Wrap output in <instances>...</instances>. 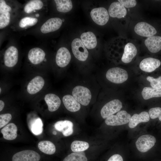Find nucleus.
Masks as SVG:
<instances>
[{"label":"nucleus","mask_w":161,"mask_h":161,"mask_svg":"<svg viewBox=\"0 0 161 161\" xmlns=\"http://www.w3.org/2000/svg\"><path fill=\"white\" fill-rule=\"evenodd\" d=\"M131 28L134 35L142 40L158 34L156 27L146 20H137L132 24Z\"/></svg>","instance_id":"obj_1"},{"label":"nucleus","mask_w":161,"mask_h":161,"mask_svg":"<svg viewBox=\"0 0 161 161\" xmlns=\"http://www.w3.org/2000/svg\"><path fill=\"white\" fill-rule=\"evenodd\" d=\"M106 78L110 82L117 84L121 83L126 81L128 78L127 71L118 67L110 68L106 72Z\"/></svg>","instance_id":"obj_2"},{"label":"nucleus","mask_w":161,"mask_h":161,"mask_svg":"<svg viewBox=\"0 0 161 161\" xmlns=\"http://www.w3.org/2000/svg\"><path fill=\"white\" fill-rule=\"evenodd\" d=\"M72 95L80 103L84 106L88 105L92 97L90 90L87 87L81 86L75 87L72 91Z\"/></svg>","instance_id":"obj_3"},{"label":"nucleus","mask_w":161,"mask_h":161,"mask_svg":"<svg viewBox=\"0 0 161 161\" xmlns=\"http://www.w3.org/2000/svg\"><path fill=\"white\" fill-rule=\"evenodd\" d=\"M131 117L130 114L125 110L118 112L116 115H112L105 120L106 124L110 126H120L129 122Z\"/></svg>","instance_id":"obj_4"},{"label":"nucleus","mask_w":161,"mask_h":161,"mask_svg":"<svg viewBox=\"0 0 161 161\" xmlns=\"http://www.w3.org/2000/svg\"><path fill=\"white\" fill-rule=\"evenodd\" d=\"M142 47L152 53L161 51V35H157L142 40Z\"/></svg>","instance_id":"obj_5"},{"label":"nucleus","mask_w":161,"mask_h":161,"mask_svg":"<svg viewBox=\"0 0 161 161\" xmlns=\"http://www.w3.org/2000/svg\"><path fill=\"white\" fill-rule=\"evenodd\" d=\"M72 52L75 57L80 61H85L88 56V52L81 39H75L71 44Z\"/></svg>","instance_id":"obj_6"},{"label":"nucleus","mask_w":161,"mask_h":161,"mask_svg":"<svg viewBox=\"0 0 161 161\" xmlns=\"http://www.w3.org/2000/svg\"><path fill=\"white\" fill-rule=\"evenodd\" d=\"M156 139L154 136L149 134L144 135L140 137L135 144L138 150L141 152H145L154 145Z\"/></svg>","instance_id":"obj_7"},{"label":"nucleus","mask_w":161,"mask_h":161,"mask_svg":"<svg viewBox=\"0 0 161 161\" xmlns=\"http://www.w3.org/2000/svg\"><path fill=\"white\" fill-rule=\"evenodd\" d=\"M122 107L121 101L118 99H114L105 104L102 108L100 114L103 119L106 118L119 112Z\"/></svg>","instance_id":"obj_8"},{"label":"nucleus","mask_w":161,"mask_h":161,"mask_svg":"<svg viewBox=\"0 0 161 161\" xmlns=\"http://www.w3.org/2000/svg\"><path fill=\"white\" fill-rule=\"evenodd\" d=\"M90 15L96 24L101 26L105 25L109 18L108 12L103 7L94 8L90 12Z\"/></svg>","instance_id":"obj_9"},{"label":"nucleus","mask_w":161,"mask_h":161,"mask_svg":"<svg viewBox=\"0 0 161 161\" xmlns=\"http://www.w3.org/2000/svg\"><path fill=\"white\" fill-rule=\"evenodd\" d=\"M108 12L111 17L123 20L127 18L128 15L127 9L118 1L111 4Z\"/></svg>","instance_id":"obj_10"},{"label":"nucleus","mask_w":161,"mask_h":161,"mask_svg":"<svg viewBox=\"0 0 161 161\" xmlns=\"http://www.w3.org/2000/svg\"><path fill=\"white\" fill-rule=\"evenodd\" d=\"M40 155L31 150H24L18 152L12 157V161H39Z\"/></svg>","instance_id":"obj_11"},{"label":"nucleus","mask_w":161,"mask_h":161,"mask_svg":"<svg viewBox=\"0 0 161 161\" xmlns=\"http://www.w3.org/2000/svg\"><path fill=\"white\" fill-rule=\"evenodd\" d=\"M161 61L159 59L151 57L143 59L140 63L139 66L143 71L151 72L160 67Z\"/></svg>","instance_id":"obj_12"},{"label":"nucleus","mask_w":161,"mask_h":161,"mask_svg":"<svg viewBox=\"0 0 161 161\" xmlns=\"http://www.w3.org/2000/svg\"><path fill=\"white\" fill-rule=\"evenodd\" d=\"M18 58V51L15 47H9L5 51L4 55L5 65L9 67L14 66L17 64Z\"/></svg>","instance_id":"obj_13"},{"label":"nucleus","mask_w":161,"mask_h":161,"mask_svg":"<svg viewBox=\"0 0 161 161\" xmlns=\"http://www.w3.org/2000/svg\"><path fill=\"white\" fill-rule=\"evenodd\" d=\"M71 59L70 53L65 47H61L58 50L55 58L56 62L59 66L64 67L69 63Z\"/></svg>","instance_id":"obj_14"},{"label":"nucleus","mask_w":161,"mask_h":161,"mask_svg":"<svg viewBox=\"0 0 161 161\" xmlns=\"http://www.w3.org/2000/svg\"><path fill=\"white\" fill-rule=\"evenodd\" d=\"M62 21L58 18H50L41 26V31L43 33H47L56 31L61 27Z\"/></svg>","instance_id":"obj_15"},{"label":"nucleus","mask_w":161,"mask_h":161,"mask_svg":"<svg viewBox=\"0 0 161 161\" xmlns=\"http://www.w3.org/2000/svg\"><path fill=\"white\" fill-rule=\"evenodd\" d=\"M44 83V80L42 77L36 76L28 83L27 86V91L30 94H35L42 89Z\"/></svg>","instance_id":"obj_16"},{"label":"nucleus","mask_w":161,"mask_h":161,"mask_svg":"<svg viewBox=\"0 0 161 161\" xmlns=\"http://www.w3.org/2000/svg\"><path fill=\"white\" fill-rule=\"evenodd\" d=\"M54 126L57 130L61 132L65 136L71 135L73 132V123L68 120L58 121L55 124Z\"/></svg>","instance_id":"obj_17"},{"label":"nucleus","mask_w":161,"mask_h":161,"mask_svg":"<svg viewBox=\"0 0 161 161\" xmlns=\"http://www.w3.org/2000/svg\"><path fill=\"white\" fill-rule=\"evenodd\" d=\"M45 53L42 49L35 47L29 51L28 54V58L30 62L33 64H37L42 62L44 59Z\"/></svg>","instance_id":"obj_18"},{"label":"nucleus","mask_w":161,"mask_h":161,"mask_svg":"<svg viewBox=\"0 0 161 161\" xmlns=\"http://www.w3.org/2000/svg\"><path fill=\"white\" fill-rule=\"evenodd\" d=\"M44 99L48 106V110L51 112L57 110L60 106V99L55 94L52 93L47 94L45 95Z\"/></svg>","instance_id":"obj_19"},{"label":"nucleus","mask_w":161,"mask_h":161,"mask_svg":"<svg viewBox=\"0 0 161 161\" xmlns=\"http://www.w3.org/2000/svg\"><path fill=\"white\" fill-rule=\"evenodd\" d=\"M62 101L66 108L70 112H76L80 108V103L71 95H67L64 96Z\"/></svg>","instance_id":"obj_20"},{"label":"nucleus","mask_w":161,"mask_h":161,"mask_svg":"<svg viewBox=\"0 0 161 161\" xmlns=\"http://www.w3.org/2000/svg\"><path fill=\"white\" fill-rule=\"evenodd\" d=\"M80 38L85 47L88 49H93L97 46L96 37L92 32H88L83 33L80 36Z\"/></svg>","instance_id":"obj_21"},{"label":"nucleus","mask_w":161,"mask_h":161,"mask_svg":"<svg viewBox=\"0 0 161 161\" xmlns=\"http://www.w3.org/2000/svg\"><path fill=\"white\" fill-rule=\"evenodd\" d=\"M17 128L13 123H9L4 126L1 130L3 138L5 140H11L15 139L17 136Z\"/></svg>","instance_id":"obj_22"},{"label":"nucleus","mask_w":161,"mask_h":161,"mask_svg":"<svg viewBox=\"0 0 161 161\" xmlns=\"http://www.w3.org/2000/svg\"><path fill=\"white\" fill-rule=\"evenodd\" d=\"M150 119L149 114L146 112H142L139 114H134L131 117L128 124L130 128H134L139 123L148 122Z\"/></svg>","instance_id":"obj_23"},{"label":"nucleus","mask_w":161,"mask_h":161,"mask_svg":"<svg viewBox=\"0 0 161 161\" xmlns=\"http://www.w3.org/2000/svg\"><path fill=\"white\" fill-rule=\"evenodd\" d=\"M38 146L41 152L49 155L53 154L56 151L55 145L52 142L49 141H41L38 144Z\"/></svg>","instance_id":"obj_24"},{"label":"nucleus","mask_w":161,"mask_h":161,"mask_svg":"<svg viewBox=\"0 0 161 161\" xmlns=\"http://www.w3.org/2000/svg\"><path fill=\"white\" fill-rule=\"evenodd\" d=\"M28 125L30 131L34 135H38L42 133L43 123L40 118L32 120L28 123Z\"/></svg>","instance_id":"obj_25"},{"label":"nucleus","mask_w":161,"mask_h":161,"mask_svg":"<svg viewBox=\"0 0 161 161\" xmlns=\"http://www.w3.org/2000/svg\"><path fill=\"white\" fill-rule=\"evenodd\" d=\"M142 95L145 100L153 97H161V89H157L149 87H145L143 89Z\"/></svg>","instance_id":"obj_26"},{"label":"nucleus","mask_w":161,"mask_h":161,"mask_svg":"<svg viewBox=\"0 0 161 161\" xmlns=\"http://www.w3.org/2000/svg\"><path fill=\"white\" fill-rule=\"evenodd\" d=\"M57 9L61 12L66 13L70 11L72 8V4L70 0H55Z\"/></svg>","instance_id":"obj_27"},{"label":"nucleus","mask_w":161,"mask_h":161,"mask_svg":"<svg viewBox=\"0 0 161 161\" xmlns=\"http://www.w3.org/2000/svg\"><path fill=\"white\" fill-rule=\"evenodd\" d=\"M43 6V2L40 0H32L28 2L24 7V11L27 13H29L35 10L42 8Z\"/></svg>","instance_id":"obj_28"},{"label":"nucleus","mask_w":161,"mask_h":161,"mask_svg":"<svg viewBox=\"0 0 161 161\" xmlns=\"http://www.w3.org/2000/svg\"><path fill=\"white\" fill-rule=\"evenodd\" d=\"M63 161H88L84 151L74 152L66 156Z\"/></svg>","instance_id":"obj_29"},{"label":"nucleus","mask_w":161,"mask_h":161,"mask_svg":"<svg viewBox=\"0 0 161 161\" xmlns=\"http://www.w3.org/2000/svg\"><path fill=\"white\" fill-rule=\"evenodd\" d=\"M89 147V145L87 142L82 141H74L71 145V149L73 152L84 151Z\"/></svg>","instance_id":"obj_30"},{"label":"nucleus","mask_w":161,"mask_h":161,"mask_svg":"<svg viewBox=\"0 0 161 161\" xmlns=\"http://www.w3.org/2000/svg\"><path fill=\"white\" fill-rule=\"evenodd\" d=\"M38 21V19L36 18L25 17L20 20L19 23V26L21 28H24L27 26H32L37 23Z\"/></svg>","instance_id":"obj_31"},{"label":"nucleus","mask_w":161,"mask_h":161,"mask_svg":"<svg viewBox=\"0 0 161 161\" xmlns=\"http://www.w3.org/2000/svg\"><path fill=\"white\" fill-rule=\"evenodd\" d=\"M10 20V14L9 12L1 14L0 16V28L2 29L7 27Z\"/></svg>","instance_id":"obj_32"},{"label":"nucleus","mask_w":161,"mask_h":161,"mask_svg":"<svg viewBox=\"0 0 161 161\" xmlns=\"http://www.w3.org/2000/svg\"><path fill=\"white\" fill-rule=\"evenodd\" d=\"M147 80L150 83V85L152 88L161 89V76L157 78L150 76L146 78Z\"/></svg>","instance_id":"obj_33"},{"label":"nucleus","mask_w":161,"mask_h":161,"mask_svg":"<svg viewBox=\"0 0 161 161\" xmlns=\"http://www.w3.org/2000/svg\"><path fill=\"white\" fill-rule=\"evenodd\" d=\"M150 118L153 119L158 118L161 121V108L156 107L150 109L148 111Z\"/></svg>","instance_id":"obj_34"},{"label":"nucleus","mask_w":161,"mask_h":161,"mask_svg":"<svg viewBox=\"0 0 161 161\" xmlns=\"http://www.w3.org/2000/svg\"><path fill=\"white\" fill-rule=\"evenodd\" d=\"M12 115L10 113H6L0 115V128L7 124L11 119Z\"/></svg>","instance_id":"obj_35"},{"label":"nucleus","mask_w":161,"mask_h":161,"mask_svg":"<svg viewBox=\"0 0 161 161\" xmlns=\"http://www.w3.org/2000/svg\"><path fill=\"white\" fill-rule=\"evenodd\" d=\"M117 1L126 9L133 8L137 4V1L135 0H118Z\"/></svg>","instance_id":"obj_36"},{"label":"nucleus","mask_w":161,"mask_h":161,"mask_svg":"<svg viewBox=\"0 0 161 161\" xmlns=\"http://www.w3.org/2000/svg\"><path fill=\"white\" fill-rule=\"evenodd\" d=\"M11 10V7L7 5L4 0H0V13L9 12Z\"/></svg>","instance_id":"obj_37"},{"label":"nucleus","mask_w":161,"mask_h":161,"mask_svg":"<svg viewBox=\"0 0 161 161\" xmlns=\"http://www.w3.org/2000/svg\"><path fill=\"white\" fill-rule=\"evenodd\" d=\"M107 161H123V159L120 154H115L111 156Z\"/></svg>","instance_id":"obj_38"},{"label":"nucleus","mask_w":161,"mask_h":161,"mask_svg":"<svg viewBox=\"0 0 161 161\" xmlns=\"http://www.w3.org/2000/svg\"><path fill=\"white\" fill-rule=\"evenodd\" d=\"M4 106V102L2 100H0V111H1L3 109Z\"/></svg>","instance_id":"obj_39"},{"label":"nucleus","mask_w":161,"mask_h":161,"mask_svg":"<svg viewBox=\"0 0 161 161\" xmlns=\"http://www.w3.org/2000/svg\"><path fill=\"white\" fill-rule=\"evenodd\" d=\"M57 134V132L56 131H53V134L54 135H56Z\"/></svg>","instance_id":"obj_40"},{"label":"nucleus","mask_w":161,"mask_h":161,"mask_svg":"<svg viewBox=\"0 0 161 161\" xmlns=\"http://www.w3.org/2000/svg\"><path fill=\"white\" fill-rule=\"evenodd\" d=\"M36 16L37 17H38L39 16V15L38 14H36Z\"/></svg>","instance_id":"obj_41"},{"label":"nucleus","mask_w":161,"mask_h":161,"mask_svg":"<svg viewBox=\"0 0 161 161\" xmlns=\"http://www.w3.org/2000/svg\"><path fill=\"white\" fill-rule=\"evenodd\" d=\"M1 88H0V93L1 92Z\"/></svg>","instance_id":"obj_42"}]
</instances>
